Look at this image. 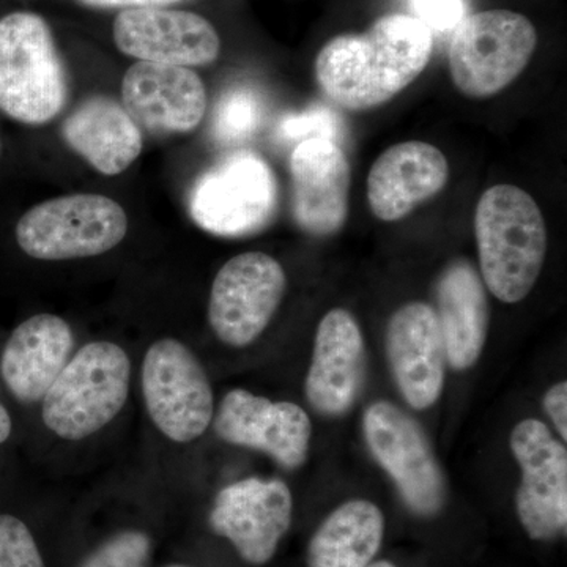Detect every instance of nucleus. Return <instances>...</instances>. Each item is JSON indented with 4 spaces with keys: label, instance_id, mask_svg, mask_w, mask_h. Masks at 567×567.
<instances>
[{
    "label": "nucleus",
    "instance_id": "obj_4",
    "mask_svg": "<svg viewBox=\"0 0 567 567\" xmlns=\"http://www.w3.org/2000/svg\"><path fill=\"white\" fill-rule=\"evenodd\" d=\"M130 380L132 361L121 346L110 341L85 344L44 394L43 423L63 440L87 439L122 412Z\"/></svg>",
    "mask_w": 567,
    "mask_h": 567
},
{
    "label": "nucleus",
    "instance_id": "obj_12",
    "mask_svg": "<svg viewBox=\"0 0 567 567\" xmlns=\"http://www.w3.org/2000/svg\"><path fill=\"white\" fill-rule=\"evenodd\" d=\"M292 516V492L284 481L248 477L218 492L208 524L215 535L230 540L241 559L262 566L275 557Z\"/></svg>",
    "mask_w": 567,
    "mask_h": 567
},
{
    "label": "nucleus",
    "instance_id": "obj_13",
    "mask_svg": "<svg viewBox=\"0 0 567 567\" xmlns=\"http://www.w3.org/2000/svg\"><path fill=\"white\" fill-rule=\"evenodd\" d=\"M213 425L223 442L260 451L289 472L308 461L312 423L293 402L233 390L224 395Z\"/></svg>",
    "mask_w": 567,
    "mask_h": 567
},
{
    "label": "nucleus",
    "instance_id": "obj_14",
    "mask_svg": "<svg viewBox=\"0 0 567 567\" xmlns=\"http://www.w3.org/2000/svg\"><path fill=\"white\" fill-rule=\"evenodd\" d=\"M115 47L140 62L205 66L219 58L221 40L212 22L192 11L122 10L114 21Z\"/></svg>",
    "mask_w": 567,
    "mask_h": 567
},
{
    "label": "nucleus",
    "instance_id": "obj_27",
    "mask_svg": "<svg viewBox=\"0 0 567 567\" xmlns=\"http://www.w3.org/2000/svg\"><path fill=\"white\" fill-rule=\"evenodd\" d=\"M338 117L333 112L327 107H312V110L305 111L303 114L290 115L282 121L279 133L287 141H305L312 140V137L334 141V137L338 136Z\"/></svg>",
    "mask_w": 567,
    "mask_h": 567
},
{
    "label": "nucleus",
    "instance_id": "obj_32",
    "mask_svg": "<svg viewBox=\"0 0 567 567\" xmlns=\"http://www.w3.org/2000/svg\"><path fill=\"white\" fill-rule=\"evenodd\" d=\"M365 567H395L393 563L385 561V559H382V561H375L371 563V565H368Z\"/></svg>",
    "mask_w": 567,
    "mask_h": 567
},
{
    "label": "nucleus",
    "instance_id": "obj_6",
    "mask_svg": "<svg viewBox=\"0 0 567 567\" xmlns=\"http://www.w3.org/2000/svg\"><path fill=\"white\" fill-rule=\"evenodd\" d=\"M537 33L524 14L488 10L464 18L450 47V71L457 91L487 99L505 91L527 69Z\"/></svg>",
    "mask_w": 567,
    "mask_h": 567
},
{
    "label": "nucleus",
    "instance_id": "obj_18",
    "mask_svg": "<svg viewBox=\"0 0 567 567\" xmlns=\"http://www.w3.org/2000/svg\"><path fill=\"white\" fill-rule=\"evenodd\" d=\"M289 167L298 226L317 237L341 230L349 215L350 164L338 142L301 141L290 155Z\"/></svg>",
    "mask_w": 567,
    "mask_h": 567
},
{
    "label": "nucleus",
    "instance_id": "obj_2",
    "mask_svg": "<svg viewBox=\"0 0 567 567\" xmlns=\"http://www.w3.org/2000/svg\"><path fill=\"white\" fill-rule=\"evenodd\" d=\"M481 279L503 303L527 298L547 256V227L536 200L514 185H496L475 212Z\"/></svg>",
    "mask_w": 567,
    "mask_h": 567
},
{
    "label": "nucleus",
    "instance_id": "obj_24",
    "mask_svg": "<svg viewBox=\"0 0 567 567\" xmlns=\"http://www.w3.org/2000/svg\"><path fill=\"white\" fill-rule=\"evenodd\" d=\"M262 121V103L259 96L246 89L224 95L213 118L216 140L238 142L251 136Z\"/></svg>",
    "mask_w": 567,
    "mask_h": 567
},
{
    "label": "nucleus",
    "instance_id": "obj_22",
    "mask_svg": "<svg viewBox=\"0 0 567 567\" xmlns=\"http://www.w3.org/2000/svg\"><path fill=\"white\" fill-rule=\"evenodd\" d=\"M63 141L100 174L125 173L142 153L140 125L110 96H91L62 125Z\"/></svg>",
    "mask_w": 567,
    "mask_h": 567
},
{
    "label": "nucleus",
    "instance_id": "obj_9",
    "mask_svg": "<svg viewBox=\"0 0 567 567\" xmlns=\"http://www.w3.org/2000/svg\"><path fill=\"white\" fill-rule=\"evenodd\" d=\"M278 207V183L260 156L238 152L213 166L194 185L189 213L197 226L221 237L259 233Z\"/></svg>",
    "mask_w": 567,
    "mask_h": 567
},
{
    "label": "nucleus",
    "instance_id": "obj_10",
    "mask_svg": "<svg viewBox=\"0 0 567 567\" xmlns=\"http://www.w3.org/2000/svg\"><path fill=\"white\" fill-rule=\"evenodd\" d=\"M287 289L286 271L268 254H238L212 284L208 322L223 344L244 349L267 330Z\"/></svg>",
    "mask_w": 567,
    "mask_h": 567
},
{
    "label": "nucleus",
    "instance_id": "obj_15",
    "mask_svg": "<svg viewBox=\"0 0 567 567\" xmlns=\"http://www.w3.org/2000/svg\"><path fill=\"white\" fill-rule=\"evenodd\" d=\"M385 346L391 374L406 404L417 412L435 405L446 371L435 309L421 301L402 306L388 322Z\"/></svg>",
    "mask_w": 567,
    "mask_h": 567
},
{
    "label": "nucleus",
    "instance_id": "obj_28",
    "mask_svg": "<svg viewBox=\"0 0 567 567\" xmlns=\"http://www.w3.org/2000/svg\"><path fill=\"white\" fill-rule=\"evenodd\" d=\"M412 17L424 22L432 32H446L457 28L464 20V2L462 0H410Z\"/></svg>",
    "mask_w": 567,
    "mask_h": 567
},
{
    "label": "nucleus",
    "instance_id": "obj_11",
    "mask_svg": "<svg viewBox=\"0 0 567 567\" xmlns=\"http://www.w3.org/2000/svg\"><path fill=\"white\" fill-rule=\"evenodd\" d=\"M511 450L520 466L516 495L518 520L535 540L565 535L567 525V451L543 421L527 417L513 429Z\"/></svg>",
    "mask_w": 567,
    "mask_h": 567
},
{
    "label": "nucleus",
    "instance_id": "obj_34",
    "mask_svg": "<svg viewBox=\"0 0 567 567\" xmlns=\"http://www.w3.org/2000/svg\"><path fill=\"white\" fill-rule=\"evenodd\" d=\"M0 155H2V141H0Z\"/></svg>",
    "mask_w": 567,
    "mask_h": 567
},
{
    "label": "nucleus",
    "instance_id": "obj_25",
    "mask_svg": "<svg viewBox=\"0 0 567 567\" xmlns=\"http://www.w3.org/2000/svg\"><path fill=\"white\" fill-rule=\"evenodd\" d=\"M151 554V537L128 529L104 540L80 567H147Z\"/></svg>",
    "mask_w": 567,
    "mask_h": 567
},
{
    "label": "nucleus",
    "instance_id": "obj_16",
    "mask_svg": "<svg viewBox=\"0 0 567 567\" xmlns=\"http://www.w3.org/2000/svg\"><path fill=\"white\" fill-rule=\"evenodd\" d=\"M122 106L151 133H189L204 121L207 91L186 66L136 62L122 81Z\"/></svg>",
    "mask_w": 567,
    "mask_h": 567
},
{
    "label": "nucleus",
    "instance_id": "obj_17",
    "mask_svg": "<svg viewBox=\"0 0 567 567\" xmlns=\"http://www.w3.org/2000/svg\"><path fill=\"white\" fill-rule=\"evenodd\" d=\"M365 346L360 324L346 309H333L317 328L305 393L309 405L324 416H342L363 391Z\"/></svg>",
    "mask_w": 567,
    "mask_h": 567
},
{
    "label": "nucleus",
    "instance_id": "obj_8",
    "mask_svg": "<svg viewBox=\"0 0 567 567\" xmlns=\"http://www.w3.org/2000/svg\"><path fill=\"white\" fill-rule=\"evenodd\" d=\"M142 393L153 424L175 443L199 439L215 416L207 372L183 342L164 338L145 353Z\"/></svg>",
    "mask_w": 567,
    "mask_h": 567
},
{
    "label": "nucleus",
    "instance_id": "obj_23",
    "mask_svg": "<svg viewBox=\"0 0 567 567\" xmlns=\"http://www.w3.org/2000/svg\"><path fill=\"white\" fill-rule=\"evenodd\" d=\"M385 517L368 499L336 507L309 540L308 567H365L379 554Z\"/></svg>",
    "mask_w": 567,
    "mask_h": 567
},
{
    "label": "nucleus",
    "instance_id": "obj_26",
    "mask_svg": "<svg viewBox=\"0 0 567 567\" xmlns=\"http://www.w3.org/2000/svg\"><path fill=\"white\" fill-rule=\"evenodd\" d=\"M0 567H47L24 522L0 514Z\"/></svg>",
    "mask_w": 567,
    "mask_h": 567
},
{
    "label": "nucleus",
    "instance_id": "obj_33",
    "mask_svg": "<svg viewBox=\"0 0 567 567\" xmlns=\"http://www.w3.org/2000/svg\"><path fill=\"white\" fill-rule=\"evenodd\" d=\"M167 567H188V566L173 565V566H167Z\"/></svg>",
    "mask_w": 567,
    "mask_h": 567
},
{
    "label": "nucleus",
    "instance_id": "obj_3",
    "mask_svg": "<svg viewBox=\"0 0 567 567\" xmlns=\"http://www.w3.org/2000/svg\"><path fill=\"white\" fill-rule=\"evenodd\" d=\"M69 95L50 24L31 11L0 18V111L24 125H47Z\"/></svg>",
    "mask_w": 567,
    "mask_h": 567
},
{
    "label": "nucleus",
    "instance_id": "obj_31",
    "mask_svg": "<svg viewBox=\"0 0 567 567\" xmlns=\"http://www.w3.org/2000/svg\"><path fill=\"white\" fill-rule=\"evenodd\" d=\"M11 429H13V424H11L9 410L0 404V445L9 440Z\"/></svg>",
    "mask_w": 567,
    "mask_h": 567
},
{
    "label": "nucleus",
    "instance_id": "obj_1",
    "mask_svg": "<svg viewBox=\"0 0 567 567\" xmlns=\"http://www.w3.org/2000/svg\"><path fill=\"white\" fill-rule=\"evenodd\" d=\"M434 33L412 14H386L364 33L328 41L316 59V78L328 100L347 111L382 106L423 73Z\"/></svg>",
    "mask_w": 567,
    "mask_h": 567
},
{
    "label": "nucleus",
    "instance_id": "obj_29",
    "mask_svg": "<svg viewBox=\"0 0 567 567\" xmlns=\"http://www.w3.org/2000/svg\"><path fill=\"white\" fill-rule=\"evenodd\" d=\"M544 409L557 427L563 442L567 440V382L555 383L544 394Z\"/></svg>",
    "mask_w": 567,
    "mask_h": 567
},
{
    "label": "nucleus",
    "instance_id": "obj_20",
    "mask_svg": "<svg viewBox=\"0 0 567 567\" xmlns=\"http://www.w3.org/2000/svg\"><path fill=\"white\" fill-rule=\"evenodd\" d=\"M73 347V331L62 317L37 315L18 324L0 358V374L10 393L22 404L43 401Z\"/></svg>",
    "mask_w": 567,
    "mask_h": 567
},
{
    "label": "nucleus",
    "instance_id": "obj_21",
    "mask_svg": "<svg viewBox=\"0 0 567 567\" xmlns=\"http://www.w3.org/2000/svg\"><path fill=\"white\" fill-rule=\"evenodd\" d=\"M436 319L454 371L473 368L483 353L488 330L486 286L466 260L447 265L436 282Z\"/></svg>",
    "mask_w": 567,
    "mask_h": 567
},
{
    "label": "nucleus",
    "instance_id": "obj_7",
    "mask_svg": "<svg viewBox=\"0 0 567 567\" xmlns=\"http://www.w3.org/2000/svg\"><path fill=\"white\" fill-rule=\"evenodd\" d=\"M363 434L405 506L417 517L436 516L446 503V477L415 417L391 402H374L365 409Z\"/></svg>",
    "mask_w": 567,
    "mask_h": 567
},
{
    "label": "nucleus",
    "instance_id": "obj_30",
    "mask_svg": "<svg viewBox=\"0 0 567 567\" xmlns=\"http://www.w3.org/2000/svg\"><path fill=\"white\" fill-rule=\"evenodd\" d=\"M82 6L93 9H153V7H167L185 0H78Z\"/></svg>",
    "mask_w": 567,
    "mask_h": 567
},
{
    "label": "nucleus",
    "instance_id": "obj_19",
    "mask_svg": "<svg viewBox=\"0 0 567 567\" xmlns=\"http://www.w3.org/2000/svg\"><path fill=\"white\" fill-rule=\"evenodd\" d=\"M447 178L450 164L440 148L427 142H401L372 164L369 207L382 221H399L442 192Z\"/></svg>",
    "mask_w": 567,
    "mask_h": 567
},
{
    "label": "nucleus",
    "instance_id": "obj_5",
    "mask_svg": "<svg viewBox=\"0 0 567 567\" xmlns=\"http://www.w3.org/2000/svg\"><path fill=\"white\" fill-rule=\"evenodd\" d=\"M128 216L117 200L102 194H71L44 200L21 216L18 246L37 260L102 256L121 245Z\"/></svg>",
    "mask_w": 567,
    "mask_h": 567
}]
</instances>
